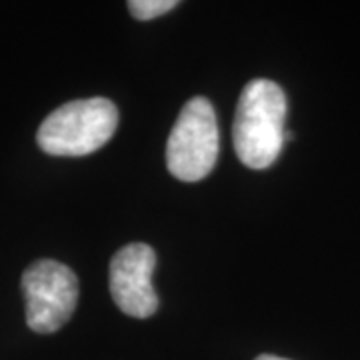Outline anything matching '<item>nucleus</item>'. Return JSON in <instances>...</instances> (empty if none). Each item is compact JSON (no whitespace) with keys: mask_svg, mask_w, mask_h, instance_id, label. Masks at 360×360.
<instances>
[{"mask_svg":"<svg viewBox=\"0 0 360 360\" xmlns=\"http://www.w3.org/2000/svg\"><path fill=\"white\" fill-rule=\"evenodd\" d=\"M286 112L284 90L274 80L255 78L243 89L236 104L232 141L245 167L264 170L274 165L284 146Z\"/></svg>","mask_w":360,"mask_h":360,"instance_id":"1","label":"nucleus"},{"mask_svg":"<svg viewBox=\"0 0 360 360\" xmlns=\"http://www.w3.org/2000/svg\"><path fill=\"white\" fill-rule=\"evenodd\" d=\"M118 127V110L108 98H84L58 106L40 124L37 142L52 156H86L103 148Z\"/></svg>","mask_w":360,"mask_h":360,"instance_id":"2","label":"nucleus"},{"mask_svg":"<svg viewBox=\"0 0 360 360\" xmlns=\"http://www.w3.org/2000/svg\"><path fill=\"white\" fill-rule=\"evenodd\" d=\"M219 122L212 104L194 96L182 106L167 142V167L174 179L198 182L206 179L219 158Z\"/></svg>","mask_w":360,"mask_h":360,"instance_id":"3","label":"nucleus"},{"mask_svg":"<svg viewBox=\"0 0 360 360\" xmlns=\"http://www.w3.org/2000/svg\"><path fill=\"white\" fill-rule=\"evenodd\" d=\"M26 300V324L51 335L70 321L78 302V278L72 270L56 260H37L22 274Z\"/></svg>","mask_w":360,"mask_h":360,"instance_id":"4","label":"nucleus"},{"mask_svg":"<svg viewBox=\"0 0 360 360\" xmlns=\"http://www.w3.org/2000/svg\"><path fill=\"white\" fill-rule=\"evenodd\" d=\"M156 266L155 250L148 245L132 243L122 246L110 260L108 286L116 307L134 319H148L158 309L153 286Z\"/></svg>","mask_w":360,"mask_h":360,"instance_id":"5","label":"nucleus"},{"mask_svg":"<svg viewBox=\"0 0 360 360\" xmlns=\"http://www.w3.org/2000/svg\"><path fill=\"white\" fill-rule=\"evenodd\" d=\"M127 6L136 20H153L176 8L179 2L176 0H130Z\"/></svg>","mask_w":360,"mask_h":360,"instance_id":"6","label":"nucleus"},{"mask_svg":"<svg viewBox=\"0 0 360 360\" xmlns=\"http://www.w3.org/2000/svg\"><path fill=\"white\" fill-rule=\"evenodd\" d=\"M255 360H288V359H281V356H274V354H260V356Z\"/></svg>","mask_w":360,"mask_h":360,"instance_id":"7","label":"nucleus"}]
</instances>
